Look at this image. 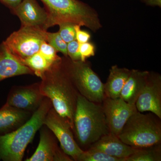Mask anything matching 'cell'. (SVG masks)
<instances>
[{
	"instance_id": "cell-1",
	"label": "cell",
	"mask_w": 161,
	"mask_h": 161,
	"mask_svg": "<svg viewBox=\"0 0 161 161\" xmlns=\"http://www.w3.org/2000/svg\"><path fill=\"white\" fill-rule=\"evenodd\" d=\"M42 95L68 123L74 132V119L79 92L70 77L64 58L52 64L41 78Z\"/></svg>"
},
{
	"instance_id": "cell-2",
	"label": "cell",
	"mask_w": 161,
	"mask_h": 161,
	"mask_svg": "<svg viewBox=\"0 0 161 161\" xmlns=\"http://www.w3.org/2000/svg\"><path fill=\"white\" fill-rule=\"evenodd\" d=\"M52 107L51 100L45 97L26 122L12 132L0 135V159L4 161L23 159L26 147L43 125L45 116Z\"/></svg>"
},
{
	"instance_id": "cell-3",
	"label": "cell",
	"mask_w": 161,
	"mask_h": 161,
	"mask_svg": "<svg viewBox=\"0 0 161 161\" xmlns=\"http://www.w3.org/2000/svg\"><path fill=\"white\" fill-rule=\"evenodd\" d=\"M74 132L81 147H89L110 133L102 103L92 102L79 94L74 119Z\"/></svg>"
},
{
	"instance_id": "cell-4",
	"label": "cell",
	"mask_w": 161,
	"mask_h": 161,
	"mask_svg": "<svg viewBox=\"0 0 161 161\" xmlns=\"http://www.w3.org/2000/svg\"><path fill=\"white\" fill-rule=\"evenodd\" d=\"M48 15L47 29L61 23L85 26L95 32L101 27L98 15L87 4L79 0H40Z\"/></svg>"
},
{
	"instance_id": "cell-5",
	"label": "cell",
	"mask_w": 161,
	"mask_h": 161,
	"mask_svg": "<svg viewBox=\"0 0 161 161\" xmlns=\"http://www.w3.org/2000/svg\"><path fill=\"white\" fill-rule=\"evenodd\" d=\"M119 138L125 143L138 148L161 142V119L151 112L136 111L129 118Z\"/></svg>"
},
{
	"instance_id": "cell-6",
	"label": "cell",
	"mask_w": 161,
	"mask_h": 161,
	"mask_svg": "<svg viewBox=\"0 0 161 161\" xmlns=\"http://www.w3.org/2000/svg\"><path fill=\"white\" fill-rule=\"evenodd\" d=\"M64 58L68 72L79 94L92 102L102 103L104 84L89 64L86 61H73L68 57Z\"/></svg>"
},
{
	"instance_id": "cell-7",
	"label": "cell",
	"mask_w": 161,
	"mask_h": 161,
	"mask_svg": "<svg viewBox=\"0 0 161 161\" xmlns=\"http://www.w3.org/2000/svg\"><path fill=\"white\" fill-rule=\"evenodd\" d=\"M47 33L41 27L21 26L3 43L12 54L22 61L39 51L42 43L47 42Z\"/></svg>"
},
{
	"instance_id": "cell-8",
	"label": "cell",
	"mask_w": 161,
	"mask_h": 161,
	"mask_svg": "<svg viewBox=\"0 0 161 161\" xmlns=\"http://www.w3.org/2000/svg\"><path fill=\"white\" fill-rule=\"evenodd\" d=\"M43 125L48 128L59 141L60 148L73 160L78 161L84 150L75 141L69 124L52 107L45 116Z\"/></svg>"
},
{
	"instance_id": "cell-9",
	"label": "cell",
	"mask_w": 161,
	"mask_h": 161,
	"mask_svg": "<svg viewBox=\"0 0 161 161\" xmlns=\"http://www.w3.org/2000/svg\"><path fill=\"white\" fill-rule=\"evenodd\" d=\"M102 105L110 133L117 136L129 118L137 111L135 105L128 103L120 97L111 98L105 97Z\"/></svg>"
},
{
	"instance_id": "cell-10",
	"label": "cell",
	"mask_w": 161,
	"mask_h": 161,
	"mask_svg": "<svg viewBox=\"0 0 161 161\" xmlns=\"http://www.w3.org/2000/svg\"><path fill=\"white\" fill-rule=\"evenodd\" d=\"M44 98L40 91L39 82L25 86L13 87L8 95L6 104L33 113L37 109Z\"/></svg>"
},
{
	"instance_id": "cell-11",
	"label": "cell",
	"mask_w": 161,
	"mask_h": 161,
	"mask_svg": "<svg viewBox=\"0 0 161 161\" xmlns=\"http://www.w3.org/2000/svg\"><path fill=\"white\" fill-rule=\"evenodd\" d=\"M137 111L151 112L161 119V78L150 74L147 83L135 103Z\"/></svg>"
},
{
	"instance_id": "cell-12",
	"label": "cell",
	"mask_w": 161,
	"mask_h": 161,
	"mask_svg": "<svg viewBox=\"0 0 161 161\" xmlns=\"http://www.w3.org/2000/svg\"><path fill=\"white\" fill-rule=\"evenodd\" d=\"M11 11L20 19L22 26L40 27L46 31L48 29V14L36 0H22Z\"/></svg>"
},
{
	"instance_id": "cell-13",
	"label": "cell",
	"mask_w": 161,
	"mask_h": 161,
	"mask_svg": "<svg viewBox=\"0 0 161 161\" xmlns=\"http://www.w3.org/2000/svg\"><path fill=\"white\" fill-rule=\"evenodd\" d=\"M88 149L99 150L108 155L125 159L133 154L136 148L123 142L117 136L109 133L101 137Z\"/></svg>"
},
{
	"instance_id": "cell-14",
	"label": "cell",
	"mask_w": 161,
	"mask_h": 161,
	"mask_svg": "<svg viewBox=\"0 0 161 161\" xmlns=\"http://www.w3.org/2000/svg\"><path fill=\"white\" fill-rule=\"evenodd\" d=\"M61 149L58 146V139L46 126L40 129V142L34 154L26 161H55L57 153Z\"/></svg>"
},
{
	"instance_id": "cell-15",
	"label": "cell",
	"mask_w": 161,
	"mask_h": 161,
	"mask_svg": "<svg viewBox=\"0 0 161 161\" xmlns=\"http://www.w3.org/2000/svg\"><path fill=\"white\" fill-rule=\"evenodd\" d=\"M33 75V72L12 54L3 43L0 44V82L6 78L23 75Z\"/></svg>"
},
{
	"instance_id": "cell-16",
	"label": "cell",
	"mask_w": 161,
	"mask_h": 161,
	"mask_svg": "<svg viewBox=\"0 0 161 161\" xmlns=\"http://www.w3.org/2000/svg\"><path fill=\"white\" fill-rule=\"evenodd\" d=\"M32 114L5 104L0 108V133L6 134L16 130L26 122Z\"/></svg>"
},
{
	"instance_id": "cell-17",
	"label": "cell",
	"mask_w": 161,
	"mask_h": 161,
	"mask_svg": "<svg viewBox=\"0 0 161 161\" xmlns=\"http://www.w3.org/2000/svg\"><path fill=\"white\" fill-rule=\"evenodd\" d=\"M149 72L131 70V73L121 92V98L128 103L135 105L147 83Z\"/></svg>"
},
{
	"instance_id": "cell-18",
	"label": "cell",
	"mask_w": 161,
	"mask_h": 161,
	"mask_svg": "<svg viewBox=\"0 0 161 161\" xmlns=\"http://www.w3.org/2000/svg\"><path fill=\"white\" fill-rule=\"evenodd\" d=\"M109 75L104 84L105 97L116 98L120 97L123 88L130 76L131 70L113 65L110 69Z\"/></svg>"
},
{
	"instance_id": "cell-19",
	"label": "cell",
	"mask_w": 161,
	"mask_h": 161,
	"mask_svg": "<svg viewBox=\"0 0 161 161\" xmlns=\"http://www.w3.org/2000/svg\"><path fill=\"white\" fill-rule=\"evenodd\" d=\"M161 143L136 148L135 152L125 161H161Z\"/></svg>"
},
{
	"instance_id": "cell-20",
	"label": "cell",
	"mask_w": 161,
	"mask_h": 161,
	"mask_svg": "<svg viewBox=\"0 0 161 161\" xmlns=\"http://www.w3.org/2000/svg\"><path fill=\"white\" fill-rule=\"evenodd\" d=\"M21 62L31 70L34 75L41 78L53 64L51 63L38 52Z\"/></svg>"
},
{
	"instance_id": "cell-21",
	"label": "cell",
	"mask_w": 161,
	"mask_h": 161,
	"mask_svg": "<svg viewBox=\"0 0 161 161\" xmlns=\"http://www.w3.org/2000/svg\"><path fill=\"white\" fill-rule=\"evenodd\" d=\"M78 161H124L122 159L108 155L99 150L88 149L84 150Z\"/></svg>"
},
{
	"instance_id": "cell-22",
	"label": "cell",
	"mask_w": 161,
	"mask_h": 161,
	"mask_svg": "<svg viewBox=\"0 0 161 161\" xmlns=\"http://www.w3.org/2000/svg\"><path fill=\"white\" fill-rule=\"evenodd\" d=\"M47 42L52 45L57 52L62 53L64 57H68L67 43L62 39L58 32H47Z\"/></svg>"
},
{
	"instance_id": "cell-23",
	"label": "cell",
	"mask_w": 161,
	"mask_h": 161,
	"mask_svg": "<svg viewBox=\"0 0 161 161\" xmlns=\"http://www.w3.org/2000/svg\"><path fill=\"white\" fill-rule=\"evenodd\" d=\"M76 24L65 23L59 24V33L61 37L67 43L76 40V31L75 26Z\"/></svg>"
},
{
	"instance_id": "cell-24",
	"label": "cell",
	"mask_w": 161,
	"mask_h": 161,
	"mask_svg": "<svg viewBox=\"0 0 161 161\" xmlns=\"http://www.w3.org/2000/svg\"><path fill=\"white\" fill-rule=\"evenodd\" d=\"M39 52L47 61L53 64L61 58L57 54V51L46 41L42 43Z\"/></svg>"
},
{
	"instance_id": "cell-25",
	"label": "cell",
	"mask_w": 161,
	"mask_h": 161,
	"mask_svg": "<svg viewBox=\"0 0 161 161\" xmlns=\"http://www.w3.org/2000/svg\"><path fill=\"white\" fill-rule=\"evenodd\" d=\"M79 52L80 60L82 61H86L88 58L95 56V45L89 42L79 43Z\"/></svg>"
},
{
	"instance_id": "cell-26",
	"label": "cell",
	"mask_w": 161,
	"mask_h": 161,
	"mask_svg": "<svg viewBox=\"0 0 161 161\" xmlns=\"http://www.w3.org/2000/svg\"><path fill=\"white\" fill-rule=\"evenodd\" d=\"M68 57L73 61L80 60L79 52V43L77 40H75L67 43Z\"/></svg>"
},
{
	"instance_id": "cell-27",
	"label": "cell",
	"mask_w": 161,
	"mask_h": 161,
	"mask_svg": "<svg viewBox=\"0 0 161 161\" xmlns=\"http://www.w3.org/2000/svg\"><path fill=\"white\" fill-rule=\"evenodd\" d=\"M80 27V26L79 25H76V24L75 25L76 40L79 43L89 42L91 39V35L88 32L81 30Z\"/></svg>"
},
{
	"instance_id": "cell-28",
	"label": "cell",
	"mask_w": 161,
	"mask_h": 161,
	"mask_svg": "<svg viewBox=\"0 0 161 161\" xmlns=\"http://www.w3.org/2000/svg\"><path fill=\"white\" fill-rule=\"evenodd\" d=\"M22 0H0V2L4 5L12 10L21 3Z\"/></svg>"
},
{
	"instance_id": "cell-29",
	"label": "cell",
	"mask_w": 161,
	"mask_h": 161,
	"mask_svg": "<svg viewBox=\"0 0 161 161\" xmlns=\"http://www.w3.org/2000/svg\"><path fill=\"white\" fill-rule=\"evenodd\" d=\"M147 5L151 6H158L161 7V0H142Z\"/></svg>"
}]
</instances>
